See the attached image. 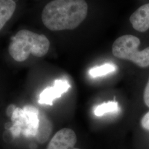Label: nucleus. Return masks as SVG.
I'll use <instances>...</instances> for the list:
<instances>
[{
    "label": "nucleus",
    "instance_id": "9",
    "mask_svg": "<svg viewBox=\"0 0 149 149\" xmlns=\"http://www.w3.org/2000/svg\"><path fill=\"white\" fill-rule=\"evenodd\" d=\"M53 126L51 122L45 115L40 113V122L36 134V138L39 142L44 143L51 134Z\"/></svg>",
    "mask_w": 149,
    "mask_h": 149
},
{
    "label": "nucleus",
    "instance_id": "13",
    "mask_svg": "<svg viewBox=\"0 0 149 149\" xmlns=\"http://www.w3.org/2000/svg\"><path fill=\"white\" fill-rule=\"evenodd\" d=\"M144 101L145 104L149 107V79L144 91Z\"/></svg>",
    "mask_w": 149,
    "mask_h": 149
},
{
    "label": "nucleus",
    "instance_id": "11",
    "mask_svg": "<svg viewBox=\"0 0 149 149\" xmlns=\"http://www.w3.org/2000/svg\"><path fill=\"white\" fill-rule=\"evenodd\" d=\"M118 103L115 101H111L97 106L94 109V114L100 117L107 113H115L118 111Z\"/></svg>",
    "mask_w": 149,
    "mask_h": 149
},
{
    "label": "nucleus",
    "instance_id": "2",
    "mask_svg": "<svg viewBox=\"0 0 149 149\" xmlns=\"http://www.w3.org/2000/svg\"><path fill=\"white\" fill-rule=\"evenodd\" d=\"M50 42L44 35L37 34L29 30H21L11 38L8 52L15 61L22 62L32 54L42 57L48 53Z\"/></svg>",
    "mask_w": 149,
    "mask_h": 149
},
{
    "label": "nucleus",
    "instance_id": "5",
    "mask_svg": "<svg viewBox=\"0 0 149 149\" xmlns=\"http://www.w3.org/2000/svg\"><path fill=\"white\" fill-rule=\"evenodd\" d=\"M77 136L70 128H62L55 133L48 145L47 149H79L74 148Z\"/></svg>",
    "mask_w": 149,
    "mask_h": 149
},
{
    "label": "nucleus",
    "instance_id": "10",
    "mask_svg": "<svg viewBox=\"0 0 149 149\" xmlns=\"http://www.w3.org/2000/svg\"><path fill=\"white\" fill-rule=\"evenodd\" d=\"M116 70V66L114 64L107 63L102 66L93 67L89 70V74L92 77H102Z\"/></svg>",
    "mask_w": 149,
    "mask_h": 149
},
{
    "label": "nucleus",
    "instance_id": "12",
    "mask_svg": "<svg viewBox=\"0 0 149 149\" xmlns=\"http://www.w3.org/2000/svg\"><path fill=\"white\" fill-rule=\"evenodd\" d=\"M141 126L144 129L149 130V112L144 115V116L142 117L141 121Z\"/></svg>",
    "mask_w": 149,
    "mask_h": 149
},
{
    "label": "nucleus",
    "instance_id": "8",
    "mask_svg": "<svg viewBox=\"0 0 149 149\" xmlns=\"http://www.w3.org/2000/svg\"><path fill=\"white\" fill-rule=\"evenodd\" d=\"M15 8L14 0H0V31L13 15Z\"/></svg>",
    "mask_w": 149,
    "mask_h": 149
},
{
    "label": "nucleus",
    "instance_id": "1",
    "mask_svg": "<svg viewBox=\"0 0 149 149\" xmlns=\"http://www.w3.org/2000/svg\"><path fill=\"white\" fill-rule=\"evenodd\" d=\"M87 13L85 0H53L43 9L42 20L52 31L73 30L82 23Z\"/></svg>",
    "mask_w": 149,
    "mask_h": 149
},
{
    "label": "nucleus",
    "instance_id": "4",
    "mask_svg": "<svg viewBox=\"0 0 149 149\" xmlns=\"http://www.w3.org/2000/svg\"><path fill=\"white\" fill-rule=\"evenodd\" d=\"M14 123L13 133L24 131L26 135H36L40 122V113L33 106H26L24 109H14L12 116Z\"/></svg>",
    "mask_w": 149,
    "mask_h": 149
},
{
    "label": "nucleus",
    "instance_id": "7",
    "mask_svg": "<svg viewBox=\"0 0 149 149\" xmlns=\"http://www.w3.org/2000/svg\"><path fill=\"white\" fill-rule=\"evenodd\" d=\"M132 26L139 32H146L149 29V3L137 8L130 17Z\"/></svg>",
    "mask_w": 149,
    "mask_h": 149
},
{
    "label": "nucleus",
    "instance_id": "6",
    "mask_svg": "<svg viewBox=\"0 0 149 149\" xmlns=\"http://www.w3.org/2000/svg\"><path fill=\"white\" fill-rule=\"evenodd\" d=\"M70 87V85L66 80H55L53 86L48 87L42 91L39 98V103L53 105L54 100L60 97L64 93L68 91Z\"/></svg>",
    "mask_w": 149,
    "mask_h": 149
},
{
    "label": "nucleus",
    "instance_id": "3",
    "mask_svg": "<svg viewBox=\"0 0 149 149\" xmlns=\"http://www.w3.org/2000/svg\"><path fill=\"white\" fill-rule=\"evenodd\" d=\"M140 40L132 35L117 38L112 46V53L117 58L133 62L141 68L149 66V47L139 51Z\"/></svg>",
    "mask_w": 149,
    "mask_h": 149
}]
</instances>
